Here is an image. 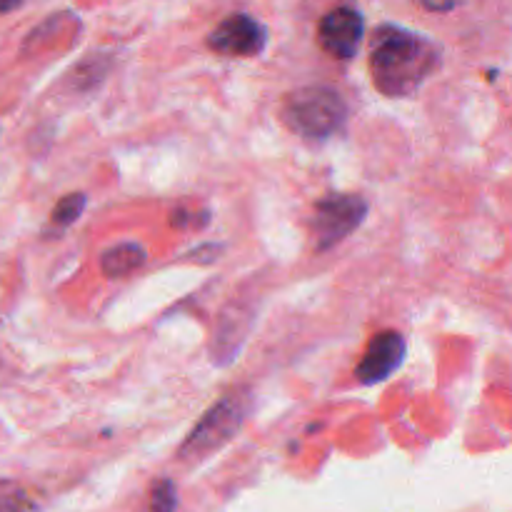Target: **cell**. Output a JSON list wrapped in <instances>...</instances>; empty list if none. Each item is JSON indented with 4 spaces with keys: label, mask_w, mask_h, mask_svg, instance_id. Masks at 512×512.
I'll use <instances>...</instances> for the list:
<instances>
[{
    "label": "cell",
    "mask_w": 512,
    "mask_h": 512,
    "mask_svg": "<svg viewBox=\"0 0 512 512\" xmlns=\"http://www.w3.org/2000/svg\"><path fill=\"white\" fill-rule=\"evenodd\" d=\"M373 85L388 98H408L438 70L440 50L425 35L400 25H380L368 55Z\"/></svg>",
    "instance_id": "cell-1"
},
{
    "label": "cell",
    "mask_w": 512,
    "mask_h": 512,
    "mask_svg": "<svg viewBox=\"0 0 512 512\" xmlns=\"http://www.w3.org/2000/svg\"><path fill=\"white\" fill-rule=\"evenodd\" d=\"M280 120L285 128L308 140H325L338 133L348 120V105L343 95L325 85L298 88L280 105Z\"/></svg>",
    "instance_id": "cell-2"
},
{
    "label": "cell",
    "mask_w": 512,
    "mask_h": 512,
    "mask_svg": "<svg viewBox=\"0 0 512 512\" xmlns=\"http://www.w3.org/2000/svg\"><path fill=\"white\" fill-rule=\"evenodd\" d=\"M250 410H253V395L248 390H230L190 430V435L185 438L178 455L183 460L208 458L213 450L223 448L233 435H238V430L243 428Z\"/></svg>",
    "instance_id": "cell-3"
},
{
    "label": "cell",
    "mask_w": 512,
    "mask_h": 512,
    "mask_svg": "<svg viewBox=\"0 0 512 512\" xmlns=\"http://www.w3.org/2000/svg\"><path fill=\"white\" fill-rule=\"evenodd\" d=\"M365 215H368V200L363 195L335 193L318 200L313 210V220H310L315 250L325 253V250L343 243L350 233H355L363 225Z\"/></svg>",
    "instance_id": "cell-4"
},
{
    "label": "cell",
    "mask_w": 512,
    "mask_h": 512,
    "mask_svg": "<svg viewBox=\"0 0 512 512\" xmlns=\"http://www.w3.org/2000/svg\"><path fill=\"white\" fill-rule=\"evenodd\" d=\"M268 45V30L253 15L235 13L210 30L208 48L228 58H255Z\"/></svg>",
    "instance_id": "cell-5"
},
{
    "label": "cell",
    "mask_w": 512,
    "mask_h": 512,
    "mask_svg": "<svg viewBox=\"0 0 512 512\" xmlns=\"http://www.w3.org/2000/svg\"><path fill=\"white\" fill-rule=\"evenodd\" d=\"M365 35L363 13L353 5H338L328 10L318 25V43L328 55L338 60H350L358 53Z\"/></svg>",
    "instance_id": "cell-6"
},
{
    "label": "cell",
    "mask_w": 512,
    "mask_h": 512,
    "mask_svg": "<svg viewBox=\"0 0 512 512\" xmlns=\"http://www.w3.org/2000/svg\"><path fill=\"white\" fill-rule=\"evenodd\" d=\"M408 345L398 330H383V333L373 335V340L365 348L363 360L355 368V378L363 385H378L388 380L395 370L403 365Z\"/></svg>",
    "instance_id": "cell-7"
},
{
    "label": "cell",
    "mask_w": 512,
    "mask_h": 512,
    "mask_svg": "<svg viewBox=\"0 0 512 512\" xmlns=\"http://www.w3.org/2000/svg\"><path fill=\"white\" fill-rule=\"evenodd\" d=\"M148 260V253H145L143 245L138 243H118L113 248H108L100 258V270L108 278H125L133 270L143 268V263Z\"/></svg>",
    "instance_id": "cell-8"
},
{
    "label": "cell",
    "mask_w": 512,
    "mask_h": 512,
    "mask_svg": "<svg viewBox=\"0 0 512 512\" xmlns=\"http://www.w3.org/2000/svg\"><path fill=\"white\" fill-rule=\"evenodd\" d=\"M85 205H88V198H85L83 193L65 195V198H60L58 205L53 208L50 220H53V225H58V228H70V225L83 215Z\"/></svg>",
    "instance_id": "cell-9"
},
{
    "label": "cell",
    "mask_w": 512,
    "mask_h": 512,
    "mask_svg": "<svg viewBox=\"0 0 512 512\" xmlns=\"http://www.w3.org/2000/svg\"><path fill=\"white\" fill-rule=\"evenodd\" d=\"M178 508V493L170 480H158L150 490V512H175Z\"/></svg>",
    "instance_id": "cell-10"
},
{
    "label": "cell",
    "mask_w": 512,
    "mask_h": 512,
    "mask_svg": "<svg viewBox=\"0 0 512 512\" xmlns=\"http://www.w3.org/2000/svg\"><path fill=\"white\" fill-rule=\"evenodd\" d=\"M0 512H28V500L18 485L0 483Z\"/></svg>",
    "instance_id": "cell-11"
},
{
    "label": "cell",
    "mask_w": 512,
    "mask_h": 512,
    "mask_svg": "<svg viewBox=\"0 0 512 512\" xmlns=\"http://www.w3.org/2000/svg\"><path fill=\"white\" fill-rule=\"evenodd\" d=\"M413 3L428 10V13H450V10L460 8L465 0H413Z\"/></svg>",
    "instance_id": "cell-12"
},
{
    "label": "cell",
    "mask_w": 512,
    "mask_h": 512,
    "mask_svg": "<svg viewBox=\"0 0 512 512\" xmlns=\"http://www.w3.org/2000/svg\"><path fill=\"white\" fill-rule=\"evenodd\" d=\"M23 5V0H0V13H10V10L20 8Z\"/></svg>",
    "instance_id": "cell-13"
}]
</instances>
